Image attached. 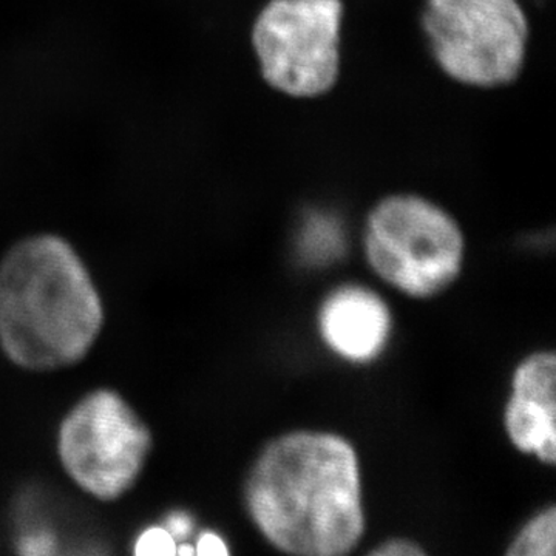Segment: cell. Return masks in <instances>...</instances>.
<instances>
[{"label":"cell","mask_w":556,"mask_h":556,"mask_svg":"<svg viewBox=\"0 0 556 556\" xmlns=\"http://www.w3.org/2000/svg\"><path fill=\"white\" fill-rule=\"evenodd\" d=\"M152 450V430L112 388L84 394L58 427L62 470L73 484L101 503H115L137 485Z\"/></svg>","instance_id":"obj_3"},{"label":"cell","mask_w":556,"mask_h":556,"mask_svg":"<svg viewBox=\"0 0 556 556\" xmlns=\"http://www.w3.org/2000/svg\"><path fill=\"white\" fill-rule=\"evenodd\" d=\"M420 24L433 60L464 86L493 89L521 73L529 21L518 0H426Z\"/></svg>","instance_id":"obj_5"},{"label":"cell","mask_w":556,"mask_h":556,"mask_svg":"<svg viewBox=\"0 0 556 556\" xmlns=\"http://www.w3.org/2000/svg\"><path fill=\"white\" fill-rule=\"evenodd\" d=\"M556 508L548 507L527 522L507 548L508 556H555Z\"/></svg>","instance_id":"obj_9"},{"label":"cell","mask_w":556,"mask_h":556,"mask_svg":"<svg viewBox=\"0 0 556 556\" xmlns=\"http://www.w3.org/2000/svg\"><path fill=\"white\" fill-rule=\"evenodd\" d=\"M555 354H532L515 371L514 394L506 408L507 433L515 447L535 453L544 464H555Z\"/></svg>","instance_id":"obj_7"},{"label":"cell","mask_w":556,"mask_h":556,"mask_svg":"<svg viewBox=\"0 0 556 556\" xmlns=\"http://www.w3.org/2000/svg\"><path fill=\"white\" fill-rule=\"evenodd\" d=\"M244 504L287 554L345 555L364 535L356 452L338 434L298 431L270 442L249 471Z\"/></svg>","instance_id":"obj_1"},{"label":"cell","mask_w":556,"mask_h":556,"mask_svg":"<svg viewBox=\"0 0 556 556\" xmlns=\"http://www.w3.org/2000/svg\"><path fill=\"white\" fill-rule=\"evenodd\" d=\"M195 554L226 556L229 554V551L222 538L215 535V533L212 532H204L201 533L199 538V543H197L195 547Z\"/></svg>","instance_id":"obj_12"},{"label":"cell","mask_w":556,"mask_h":556,"mask_svg":"<svg viewBox=\"0 0 556 556\" xmlns=\"http://www.w3.org/2000/svg\"><path fill=\"white\" fill-rule=\"evenodd\" d=\"M134 554L146 555H177V541L164 527H150L135 541Z\"/></svg>","instance_id":"obj_10"},{"label":"cell","mask_w":556,"mask_h":556,"mask_svg":"<svg viewBox=\"0 0 556 556\" xmlns=\"http://www.w3.org/2000/svg\"><path fill=\"white\" fill-rule=\"evenodd\" d=\"M53 540L49 535L36 533L22 540L21 552L27 555H47L53 552Z\"/></svg>","instance_id":"obj_13"},{"label":"cell","mask_w":556,"mask_h":556,"mask_svg":"<svg viewBox=\"0 0 556 556\" xmlns=\"http://www.w3.org/2000/svg\"><path fill=\"white\" fill-rule=\"evenodd\" d=\"M104 303L78 249L53 232L14 241L0 258V351L14 367H76L97 345Z\"/></svg>","instance_id":"obj_2"},{"label":"cell","mask_w":556,"mask_h":556,"mask_svg":"<svg viewBox=\"0 0 556 556\" xmlns=\"http://www.w3.org/2000/svg\"><path fill=\"white\" fill-rule=\"evenodd\" d=\"M369 555L375 556H419L426 555L422 547L417 546L416 543L408 540H390L380 544L378 548L369 552Z\"/></svg>","instance_id":"obj_11"},{"label":"cell","mask_w":556,"mask_h":556,"mask_svg":"<svg viewBox=\"0 0 556 556\" xmlns=\"http://www.w3.org/2000/svg\"><path fill=\"white\" fill-rule=\"evenodd\" d=\"M390 328L386 303L365 288H340L325 300L320 309L325 342L348 361L367 362L378 356Z\"/></svg>","instance_id":"obj_8"},{"label":"cell","mask_w":556,"mask_h":556,"mask_svg":"<svg viewBox=\"0 0 556 556\" xmlns=\"http://www.w3.org/2000/svg\"><path fill=\"white\" fill-rule=\"evenodd\" d=\"M342 0H269L251 30L260 75L291 98L328 93L340 75Z\"/></svg>","instance_id":"obj_6"},{"label":"cell","mask_w":556,"mask_h":556,"mask_svg":"<svg viewBox=\"0 0 556 556\" xmlns=\"http://www.w3.org/2000/svg\"><path fill=\"white\" fill-rule=\"evenodd\" d=\"M164 529L177 541L178 538L190 535V532H192V519L186 514H174L167 519V527H164Z\"/></svg>","instance_id":"obj_14"},{"label":"cell","mask_w":556,"mask_h":556,"mask_svg":"<svg viewBox=\"0 0 556 556\" xmlns=\"http://www.w3.org/2000/svg\"><path fill=\"white\" fill-rule=\"evenodd\" d=\"M365 254L383 280L413 298H431L459 276L464 237L455 218L422 197L379 201L365 225Z\"/></svg>","instance_id":"obj_4"}]
</instances>
